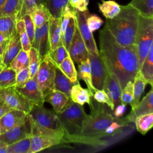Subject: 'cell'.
<instances>
[{"mask_svg": "<svg viewBox=\"0 0 153 153\" xmlns=\"http://www.w3.org/2000/svg\"><path fill=\"white\" fill-rule=\"evenodd\" d=\"M16 72L10 66L5 67L0 72V88L14 86Z\"/></svg>", "mask_w": 153, "mask_h": 153, "instance_id": "obj_34", "label": "cell"}, {"mask_svg": "<svg viewBox=\"0 0 153 153\" xmlns=\"http://www.w3.org/2000/svg\"><path fill=\"white\" fill-rule=\"evenodd\" d=\"M16 28L20 38L22 50L29 53L31 48V44L26 33L24 21L22 19L17 20Z\"/></svg>", "mask_w": 153, "mask_h": 153, "instance_id": "obj_38", "label": "cell"}, {"mask_svg": "<svg viewBox=\"0 0 153 153\" xmlns=\"http://www.w3.org/2000/svg\"><path fill=\"white\" fill-rule=\"evenodd\" d=\"M153 41V17H147L139 14L135 38L139 70L147 56Z\"/></svg>", "mask_w": 153, "mask_h": 153, "instance_id": "obj_5", "label": "cell"}, {"mask_svg": "<svg viewBox=\"0 0 153 153\" xmlns=\"http://www.w3.org/2000/svg\"><path fill=\"white\" fill-rule=\"evenodd\" d=\"M27 118V114L25 112L11 109L0 118L1 134L23 123Z\"/></svg>", "mask_w": 153, "mask_h": 153, "instance_id": "obj_15", "label": "cell"}, {"mask_svg": "<svg viewBox=\"0 0 153 153\" xmlns=\"http://www.w3.org/2000/svg\"><path fill=\"white\" fill-rule=\"evenodd\" d=\"M103 90L112 102L114 108L121 103V96L122 89L118 80L109 72H107Z\"/></svg>", "mask_w": 153, "mask_h": 153, "instance_id": "obj_18", "label": "cell"}, {"mask_svg": "<svg viewBox=\"0 0 153 153\" xmlns=\"http://www.w3.org/2000/svg\"><path fill=\"white\" fill-rule=\"evenodd\" d=\"M39 4H45L44 0H22V8L17 20L21 19L26 14H30L32 8Z\"/></svg>", "mask_w": 153, "mask_h": 153, "instance_id": "obj_43", "label": "cell"}, {"mask_svg": "<svg viewBox=\"0 0 153 153\" xmlns=\"http://www.w3.org/2000/svg\"><path fill=\"white\" fill-rule=\"evenodd\" d=\"M30 147L29 153H35L64 142L65 137L59 135L29 134Z\"/></svg>", "mask_w": 153, "mask_h": 153, "instance_id": "obj_13", "label": "cell"}, {"mask_svg": "<svg viewBox=\"0 0 153 153\" xmlns=\"http://www.w3.org/2000/svg\"><path fill=\"white\" fill-rule=\"evenodd\" d=\"M11 109V108H10L5 102L0 98V118Z\"/></svg>", "mask_w": 153, "mask_h": 153, "instance_id": "obj_51", "label": "cell"}, {"mask_svg": "<svg viewBox=\"0 0 153 153\" xmlns=\"http://www.w3.org/2000/svg\"><path fill=\"white\" fill-rule=\"evenodd\" d=\"M5 67H6V66H4V65H1V66H0V72L2 71V69H3Z\"/></svg>", "mask_w": 153, "mask_h": 153, "instance_id": "obj_57", "label": "cell"}, {"mask_svg": "<svg viewBox=\"0 0 153 153\" xmlns=\"http://www.w3.org/2000/svg\"><path fill=\"white\" fill-rule=\"evenodd\" d=\"M30 16L35 27H38L47 22L51 14L45 4H39L32 8Z\"/></svg>", "mask_w": 153, "mask_h": 153, "instance_id": "obj_27", "label": "cell"}, {"mask_svg": "<svg viewBox=\"0 0 153 153\" xmlns=\"http://www.w3.org/2000/svg\"><path fill=\"white\" fill-rule=\"evenodd\" d=\"M31 47L34 48L38 51L41 61L48 54L50 50L48 39V21L42 26L35 27Z\"/></svg>", "mask_w": 153, "mask_h": 153, "instance_id": "obj_11", "label": "cell"}, {"mask_svg": "<svg viewBox=\"0 0 153 153\" xmlns=\"http://www.w3.org/2000/svg\"><path fill=\"white\" fill-rule=\"evenodd\" d=\"M93 98L94 100L99 103H105L108 105V106L111 109V111H114V106L111 101V100L108 97V94L103 90H97L94 93L93 96Z\"/></svg>", "mask_w": 153, "mask_h": 153, "instance_id": "obj_46", "label": "cell"}, {"mask_svg": "<svg viewBox=\"0 0 153 153\" xmlns=\"http://www.w3.org/2000/svg\"><path fill=\"white\" fill-rule=\"evenodd\" d=\"M22 49L21 42L17 30L10 37L6 49L3 54V63L8 67L11 60Z\"/></svg>", "mask_w": 153, "mask_h": 153, "instance_id": "obj_20", "label": "cell"}, {"mask_svg": "<svg viewBox=\"0 0 153 153\" xmlns=\"http://www.w3.org/2000/svg\"><path fill=\"white\" fill-rule=\"evenodd\" d=\"M0 98L11 109L23 111L27 114L30 112L32 106L14 86L0 88Z\"/></svg>", "mask_w": 153, "mask_h": 153, "instance_id": "obj_8", "label": "cell"}, {"mask_svg": "<svg viewBox=\"0 0 153 153\" xmlns=\"http://www.w3.org/2000/svg\"><path fill=\"white\" fill-rule=\"evenodd\" d=\"M128 4L134 7L140 15L153 17V0H131Z\"/></svg>", "mask_w": 153, "mask_h": 153, "instance_id": "obj_32", "label": "cell"}, {"mask_svg": "<svg viewBox=\"0 0 153 153\" xmlns=\"http://www.w3.org/2000/svg\"><path fill=\"white\" fill-rule=\"evenodd\" d=\"M86 23L88 29L93 33L100 27L103 21L98 15L89 13L86 18Z\"/></svg>", "mask_w": 153, "mask_h": 153, "instance_id": "obj_45", "label": "cell"}, {"mask_svg": "<svg viewBox=\"0 0 153 153\" xmlns=\"http://www.w3.org/2000/svg\"><path fill=\"white\" fill-rule=\"evenodd\" d=\"M133 98V82L129 81L122 89L121 102V103L127 105L131 103Z\"/></svg>", "mask_w": 153, "mask_h": 153, "instance_id": "obj_44", "label": "cell"}, {"mask_svg": "<svg viewBox=\"0 0 153 153\" xmlns=\"http://www.w3.org/2000/svg\"><path fill=\"white\" fill-rule=\"evenodd\" d=\"M10 38L5 39L4 41L0 42V55H3L4 54V51L6 49L7 46V44L8 43Z\"/></svg>", "mask_w": 153, "mask_h": 153, "instance_id": "obj_52", "label": "cell"}, {"mask_svg": "<svg viewBox=\"0 0 153 153\" xmlns=\"http://www.w3.org/2000/svg\"><path fill=\"white\" fill-rule=\"evenodd\" d=\"M1 65H4L3 63V55H0V66Z\"/></svg>", "mask_w": 153, "mask_h": 153, "instance_id": "obj_55", "label": "cell"}, {"mask_svg": "<svg viewBox=\"0 0 153 153\" xmlns=\"http://www.w3.org/2000/svg\"><path fill=\"white\" fill-rule=\"evenodd\" d=\"M76 10L68 4L64 8L60 16V32L61 36L64 33L71 18L75 17Z\"/></svg>", "mask_w": 153, "mask_h": 153, "instance_id": "obj_42", "label": "cell"}, {"mask_svg": "<svg viewBox=\"0 0 153 153\" xmlns=\"http://www.w3.org/2000/svg\"><path fill=\"white\" fill-rule=\"evenodd\" d=\"M69 55V52L62 44V42L56 49L53 51H50L48 54V57L57 66H59V65Z\"/></svg>", "mask_w": 153, "mask_h": 153, "instance_id": "obj_41", "label": "cell"}, {"mask_svg": "<svg viewBox=\"0 0 153 153\" xmlns=\"http://www.w3.org/2000/svg\"><path fill=\"white\" fill-rule=\"evenodd\" d=\"M99 55L108 72L118 81L121 89L133 79L139 71L136 48L120 45L104 26L99 32Z\"/></svg>", "mask_w": 153, "mask_h": 153, "instance_id": "obj_1", "label": "cell"}, {"mask_svg": "<svg viewBox=\"0 0 153 153\" xmlns=\"http://www.w3.org/2000/svg\"><path fill=\"white\" fill-rule=\"evenodd\" d=\"M22 8V0H5L0 7V17L16 16Z\"/></svg>", "mask_w": 153, "mask_h": 153, "instance_id": "obj_29", "label": "cell"}, {"mask_svg": "<svg viewBox=\"0 0 153 153\" xmlns=\"http://www.w3.org/2000/svg\"><path fill=\"white\" fill-rule=\"evenodd\" d=\"M15 88L32 105L44 106V94L38 86L36 75L33 78H29L23 86L15 87Z\"/></svg>", "mask_w": 153, "mask_h": 153, "instance_id": "obj_12", "label": "cell"}, {"mask_svg": "<svg viewBox=\"0 0 153 153\" xmlns=\"http://www.w3.org/2000/svg\"><path fill=\"white\" fill-rule=\"evenodd\" d=\"M7 145L0 147V153H7Z\"/></svg>", "mask_w": 153, "mask_h": 153, "instance_id": "obj_53", "label": "cell"}, {"mask_svg": "<svg viewBox=\"0 0 153 153\" xmlns=\"http://www.w3.org/2000/svg\"><path fill=\"white\" fill-rule=\"evenodd\" d=\"M134 123L137 130L142 134H145L153 126V112L137 117Z\"/></svg>", "mask_w": 153, "mask_h": 153, "instance_id": "obj_33", "label": "cell"}, {"mask_svg": "<svg viewBox=\"0 0 153 153\" xmlns=\"http://www.w3.org/2000/svg\"><path fill=\"white\" fill-rule=\"evenodd\" d=\"M56 114L64 130V137L70 141H77L81 136L82 125L87 116L83 105L76 103L71 99L62 111Z\"/></svg>", "mask_w": 153, "mask_h": 153, "instance_id": "obj_4", "label": "cell"}, {"mask_svg": "<svg viewBox=\"0 0 153 153\" xmlns=\"http://www.w3.org/2000/svg\"><path fill=\"white\" fill-rule=\"evenodd\" d=\"M152 112H153V91L151 88L137 106L132 109L124 119L127 123L134 122L137 117Z\"/></svg>", "mask_w": 153, "mask_h": 153, "instance_id": "obj_17", "label": "cell"}, {"mask_svg": "<svg viewBox=\"0 0 153 153\" xmlns=\"http://www.w3.org/2000/svg\"><path fill=\"white\" fill-rule=\"evenodd\" d=\"M54 73L55 64L47 54L41 61L39 69L36 74L38 86L43 94L54 90Z\"/></svg>", "mask_w": 153, "mask_h": 153, "instance_id": "obj_7", "label": "cell"}, {"mask_svg": "<svg viewBox=\"0 0 153 153\" xmlns=\"http://www.w3.org/2000/svg\"><path fill=\"white\" fill-rule=\"evenodd\" d=\"M30 78L29 68H25L21 69L16 73L15 87H21L26 84Z\"/></svg>", "mask_w": 153, "mask_h": 153, "instance_id": "obj_48", "label": "cell"}, {"mask_svg": "<svg viewBox=\"0 0 153 153\" xmlns=\"http://www.w3.org/2000/svg\"><path fill=\"white\" fill-rule=\"evenodd\" d=\"M146 81L152 87L153 85V44L151 45L150 50L145 58L139 70Z\"/></svg>", "mask_w": 153, "mask_h": 153, "instance_id": "obj_26", "label": "cell"}, {"mask_svg": "<svg viewBox=\"0 0 153 153\" xmlns=\"http://www.w3.org/2000/svg\"><path fill=\"white\" fill-rule=\"evenodd\" d=\"M45 4L51 16L60 17L65 7L69 4V0H44Z\"/></svg>", "mask_w": 153, "mask_h": 153, "instance_id": "obj_35", "label": "cell"}, {"mask_svg": "<svg viewBox=\"0 0 153 153\" xmlns=\"http://www.w3.org/2000/svg\"><path fill=\"white\" fill-rule=\"evenodd\" d=\"M22 19L24 21L25 29L31 44L33 39L35 29V27L32 21L31 16L29 14H26Z\"/></svg>", "mask_w": 153, "mask_h": 153, "instance_id": "obj_47", "label": "cell"}, {"mask_svg": "<svg viewBox=\"0 0 153 153\" xmlns=\"http://www.w3.org/2000/svg\"><path fill=\"white\" fill-rule=\"evenodd\" d=\"M5 0H0V7L2 5V4L5 2Z\"/></svg>", "mask_w": 153, "mask_h": 153, "instance_id": "obj_58", "label": "cell"}, {"mask_svg": "<svg viewBox=\"0 0 153 153\" xmlns=\"http://www.w3.org/2000/svg\"><path fill=\"white\" fill-rule=\"evenodd\" d=\"M68 52L72 61L77 64L88 59V51L77 27H76Z\"/></svg>", "mask_w": 153, "mask_h": 153, "instance_id": "obj_14", "label": "cell"}, {"mask_svg": "<svg viewBox=\"0 0 153 153\" xmlns=\"http://www.w3.org/2000/svg\"><path fill=\"white\" fill-rule=\"evenodd\" d=\"M30 147L29 136L7 146V153H29Z\"/></svg>", "mask_w": 153, "mask_h": 153, "instance_id": "obj_36", "label": "cell"}, {"mask_svg": "<svg viewBox=\"0 0 153 153\" xmlns=\"http://www.w3.org/2000/svg\"><path fill=\"white\" fill-rule=\"evenodd\" d=\"M29 134L30 124L27 117V120L23 123L1 134L0 141L6 145H10L29 136Z\"/></svg>", "mask_w": 153, "mask_h": 153, "instance_id": "obj_16", "label": "cell"}, {"mask_svg": "<svg viewBox=\"0 0 153 153\" xmlns=\"http://www.w3.org/2000/svg\"><path fill=\"white\" fill-rule=\"evenodd\" d=\"M88 58L90 61L93 86L96 90H103L108 72L105 63L99 53H88Z\"/></svg>", "mask_w": 153, "mask_h": 153, "instance_id": "obj_9", "label": "cell"}, {"mask_svg": "<svg viewBox=\"0 0 153 153\" xmlns=\"http://www.w3.org/2000/svg\"><path fill=\"white\" fill-rule=\"evenodd\" d=\"M89 106L90 114L87 115L84 121L81 134L77 141H80L83 137L95 138L105 135V129L118 118L114 116L111 109L106 107L104 103L93 102V97Z\"/></svg>", "mask_w": 153, "mask_h": 153, "instance_id": "obj_3", "label": "cell"}, {"mask_svg": "<svg viewBox=\"0 0 153 153\" xmlns=\"http://www.w3.org/2000/svg\"><path fill=\"white\" fill-rule=\"evenodd\" d=\"M5 39H7V38H6L2 34L0 33V42H1L2 41H4Z\"/></svg>", "mask_w": 153, "mask_h": 153, "instance_id": "obj_54", "label": "cell"}, {"mask_svg": "<svg viewBox=\"0 0 153 153\" xmlns=\"http://www.w3.org/2000/svg\"><path fill=\"white\" fill-rule=\"evenodd\" d=\"M16 16L0 17V33L6 38H10L16 30Z\"/></svg>", "mask_w": 153, "mask_h": 153, "instance_id": "obj_31", "label": "cell"}, {"mask_svg": "<svg viewBox=\"0 0 153 153\" xmlns=\"http://www.w3.org/2000/svg\"><path fill=\"white\" fill-rule=\"evenodd\" d=\"M0 135H1V130H0Z\"/></svg>", "mask_w": 153, "mask_h": 153, "instance_id": "obj_59", "label": "cell"}, {"mask_svg": "<svg viewBox=\"0 0 153 153\" xmlns=\"http://www.w3.org/2000/svg\"><path fill=\"white\" fill-rule=\"evenodd\" d=\"M58 66L72 82L75 84L79 83V80L77 78L76 69L69 55L66 57Z\"/></svg>", "mask_w": 153, "mask_h": 153, "instance_id": "obj_30", "label": "cell"}, {"mask_svg": "<svg viewBox=\"0 0 153 153\" xmlns=\"http://www.w3.org/2000/svg\"><path fill=\"white\" fill-rule=\"evenodd\" d=\"M78 65L77 71V78L78 80H83L87 86L91 96L93 97V93L97 90L92 84L91 69L88 58L85 60L80 62Z\"/></svg>", "mask_w": 153, "mask_h": 153, "instance_id": "obj_23", "label": "cell"}, {"mask_svg": "<svg viewBox=\"0 0 153 153\" xmlns=\"http://www.w3.org/2000/svg\"><path fill=\"white\" fill-rule=\"evenodd\" d=\"M126 109V105L123 103H120L114 108V111L113 112V115L115 118H120L123 116L124 112Z\"/></svg>", "mask_w": 153, "mask_h": 153, "instance_id": "obj_50", "label": "cell"}, {"mask_svg": "<svg viewBox=\"0 0 153 153\" xmlns=\"http://www.w3.org/2000/svg\"><path fill=\"white\" fill-rule=\"evenodd\" d=\"M5 145H6V144H5V143H4V142H1V141H0V147L4 146H5Z\"/></svg>", "mask_w": 153, "mask_h": 153, "instance_id": "obj_56", "label": "cell"}, {"mask_svg": "<svg viewBox=\"0 0 153 153\" xmlns=\"http://www.w3.org/2000/svg\"><path fill=\"white\" fill-rule=\"evenodd\" d=\"M73 82L63 74L58 66L55 65V73L54 80V90L60 91L70 97V92L72 87L74 85Z\"/></svg>", "mask_w": 153, "mask_h": 153, "instance_id": "obj_22", "label": "cell"}, {"mask_svg": "<svg viewBox=\"0 0 153 153\" xmlns=\"http://www.w3.org/2000/svg\"><path fill=\"white\" fill-rule=\"evenodd\" d=\"M29 66L28 53L23 50H21L17 56L11 60L9 66L14 69L16 73L22 69Z\"/></svg>", "mask_w": 153, "mask_h": 153, "instance_id": "obj_37", "label": "cell"}, {"mask_svg": "<svg viewBox=\"0 0 153 153\" xmlns=\"http://www.w3.org/2000/svg\"><path fill=\"white\" fill-rule=\"evenodd\" d=\"M71 99L64 93L53 90L44 94V102L49 103L53 108L55 113L62 111L68 105Z\"/></svg>", "mask_w": 153, "mask_h": 153, "instance_id": "obj_19", "label": "cell"}, {"mask_svg": "<svg viewBox=\"0 0 153 153\" xmlns=\"http://www.w3.org/2000/svg\"><path fill=\"white\" fill-rule=\"evenodd\" d=\"M27 117L43 128L52 130H63L54 111L48 109L44 106L33 105L27 114Z\"/></svg>", "mask_w": 153, "mask_h": 153, "instance_id": "obj_6", "label": "cell"}, {"mask_svg": "<svg viewBox=\"0 0 153 153\" xmlns=\"http://www.w3.org/2000/svg\"><path fill=\"white\" fill-rule=\"evenodd\" d=\"M68 4L72 8L77 11L84 12L88 10V0H69Z\"/></svg>", "mask_w": 153, "mask_h": 153, "instance_id": "obj_49", "label": "cell"}, {"mask_svg": "<svg viewBox=\"0 0 153 153\" xmlns=\"http://www.w3.org/2000/svg\"><path fill=\"white\" fill-rule=\"evenodd\" d=\"M139 16V12L129 4L121 5L120 13L112 19H106L105 27L120 45L134 47Z\"/></svg>", "mask_w": 153, "mask_h": 153, "instance_id": "obj_2", "label": "cell"}, {"mask_svg": "<svg viewBox=\"0 0 153 153\" xmlns=\"http://www.w3.org/2000/svg\"><path fill=\"white\" fill-rule=\"evenodd\" d=\"M133 98L130 103L131 109L134 108L140 102V97L148 84L140 71H138L133 79Z\"/></svg>", "mask_w": 153, "mask_h": 153, "instance_id": "obj_25", "label": "cell"}, {"mask_svg": "<svg viewBox=\"0 0 153 153\" xmlns=\"http://www.w3.org/2000/svg\"><path fill=\"white\" fill-rule=\"evenodd\" d=\"M61 19L50 16L48 20V39L50 43V51L56 49L62 42L60 32Z\"/></svg>", "mask_w": 153, "mask_h": 153, "instance_id": "obj_21", "label": "cell"}, {"mask_svg": "<svg viewBox=\"0 0 153 153\" xmlns=\"http://www.w3.org/2000/svg\"><path fill=\"white\" fill-rule=\"evenodd\" d=\"M89 13H90L88 10L84 12H81L76 10V25L84 42L88 53L94 52L97 54H99V51L97 48V45L94 36L93 35V33L88 29L86 23V18Z\"/></svg>", "mask_w": 153, "mask_h": 153, "instance_id": "obj_10", "label": "cell"}, {"mask_svg": "<svg viewBox=\"0 0 153 153\" xmlns=\"http://www.w3.org/2000/svg\"><path fill=\"white\" fill-rule=\"evenodd\" d=\"M98 7L106 19L114 18L121 11V5L113 0H101V3H98Z\"/></svg>", "mask_w": 153, "mask_h": 153, "instance_id": "obj_28", "label": "cell"}, {"mask_svg": "<svg viewBox=\"0 0 153 153\" xmlns=\"http://www.w3.org/2000/svg\"><path fill=\"white\" fill-rule=\"evenodd\" d=\"M91 97L89 90L87 88H82L79 83L74 84L71 88L70 99L76 103L84 105L87 103L90 105Z\"/></svg>", "mask_w": 153, "mask_h": 153, "instance_id": "obj_24", "label": "cell"}, {"mask_svg": "<svg viewBox=\"0 0 153 153\" xmlns=\"http://www.w3.org/2000/svg\"><path fill=\"white\" fill-rule=\"evenodd\" d=\"M76 27V25L75 17H74L71 18L64 33L61 36V40L62 44L68 51L69 50V46L73 38Z\"/></svg>", "mask_w": 153, "mask_h": 153, "instance_id": "obj_39", "label": "cell"}, {"mask_svg": "<svg viewBox=\"0 0 153 153\" xmlns=\"http://www.w3.org/2000/svg\"><path fill=\"white\" fill-rule=\"evenodd\" d=\"M29 71L30 78H33L36 74L39 66L40 65L41 60L38 51L33 47H31L29 53Z\"/></svg>", "mask_w": 153, "mask_h": 153, "instance_id": "obj_40", "label": "cell"}]
</instances>
